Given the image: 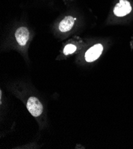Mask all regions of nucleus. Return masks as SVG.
Returning <instances> with one entry per match:
<instances>
[{
  "mask_svg": "<svg viewBox=\"0 0 133 149\" xmlns=\"http://www.w3.org/2000/svg\"><path fill=\"white\" fill-rule=\"evenodd\" d=\"M27 109L32 116L37 117L43 111V107L39 100L35 97H29L27 102Z\"/></svg>",
  "mask_w": 133,
  "mask_h": 149,
  "instance_id": "f257e3e1",
  "label": "nucleus"
},
{
  "mask_svg": "<svg viewBox=\"0 0 133 149\" xmlns=\"http://www.w3.org/2000/svg\"><path fill=\"white\" fill-rule=\"evenodd\" d=\"M132 10V7L129 1L127 0H120L114 8L113 13L118 17H123L129 14Z\"/></svg>",
  "mask_w": 133,
  "mask_h": 149,
  "instance_id": "f03ea898",
  "label": "nucleus"
},
{
  "mask_svg": "<svg viewBox=\"0 0 133 149\" xmlns=\"http://www.w3.org/2000/svg\"><path fill=\"white\" fill-rule=\"evenodd\" d=\"M103 50V47L101 44L99 43L95 45L86 52L85 54V60L88 63H91L96 60L101 55Z\"/></svg>",
  "mask_w": 133,
  "mask_h": 149,
  "instance_id": "7ed1b4c3",
  "label": "nucleus"
},
{
  "mask_svg": "<svg viewBox=\"0 0 133 149\" xmlns=\"http://www.w3.org/2000/svg\"><path fill=\"white\" fill-rule=\"evenodd\" d=\"M15 38L20 45H25L29 38V33L27 28L25 27L18 28L15 32Z\"/></svg>",
  "mask_w": 133,
  "mask_h": 149,
  "instance_id": "20e7f679",
  "label": "nucleus"
},
{
  "mask_svg": "<svg viewBox=\"0 0 133 149\" xmlns=\"http://www.w3.org/2000/svg\"><path fill=\"white\" fill-rule=\"evenodd\" d=\"M75 20L76 19H74L70 16L66 17L63 20L61 21L60 24H59V30L62 32H66L69 31L73 26Z\"/></svg>",
  "mask_w": 133,
  "mask_h": 149,
  "instance_id": "39448f33",
  "label": "nucleus"
},
{
  "mask_svg": "<svg viewBox=\"0 0 133 149\" xmlns=\"http://www.w3.org/2000/svg\"><path fill=\"white\" fill-rule=\"evenodd\" d=\"M77 50V47L72 44H68L63 49V53L65 55H67L69 54H71Z\"/></svg>",
  "mask_w": 133,
  "mask_h": 149,
  "instance_id": "423d86ee",
  "label": "nucleus"
}]
</instances>
